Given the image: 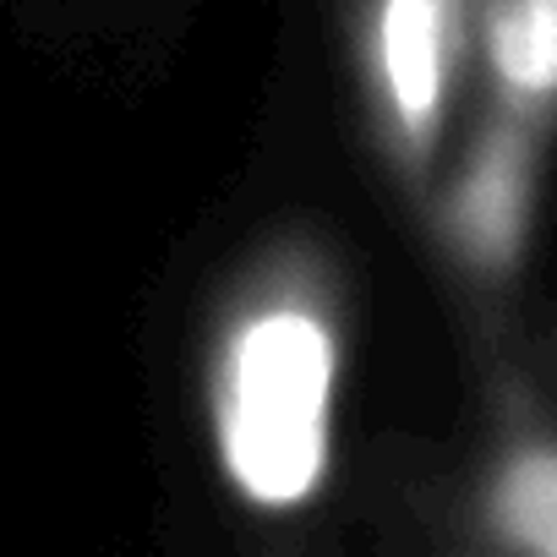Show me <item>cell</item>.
I'll list each match as a JSON object with an SVG mask.
<instances>
[{"label": "cell", "instance_id": "7a4b0ae2", "mask_svg": "<svg viewBox=\"0 0 557 557\" xmlns=\"http://www.w3.org/2000/svg\"><path fill=\"white\" fill-rule=\"evenodd\" d=\"M535 181H541V126L503 110L475 137L443 202L448 240L475 273L503 278L519 268L535 224Z\"/></svg>", "mask_w": 557, "mask_h": 557}, {"label": "cell", "instance_id": "277c9868", "mask_svg": "<svg viewBox=\"0 0 557 557\" xmlns=\"http://www.w3.org/2000/svg\"><path fill=\"white\" fill-rule=\"evenodd\" d=\"M481 61L508 115H557V0H481Z\"/></svg>", "mask_w": 557, "mask_h": 557}, {"label": "cell", "instance_id": "5b68a950", "mask_svg": "<svg viewBox=\"0 0 557 557\" xmlns=\"http://www.w3.org/2000/svg\"><path fill=\"white\" fill-rule=\"evenodd\" d=\"M486 524L519 552L557 557V443H524L497 465Z\"/></svg>", "mask_w": 557, "mask_h": 557}, {"label": "cell", "instance_id": "3957f363", "mask_svg": "<svg viewBox=\"0 0 557 557\" xmlns=\"http://www.w3.org/2000/svg\"><path fill=\"white\" fill-rule=\"evenodd\" d=\"M465 7L459 0H377L372 12V72L388 126L410 159H426L459 66Z\"/></svg>", "mask_w": 557, "mask_h": 557}, {"label": "cell", "instance_id": "6da1fadb", "mask_svg": "<svg viewBox=\"0 0 557 557\" xmlns=\"http://www.w3.org/2000/svg\"><path fill=\"white\" fill-rule=\"evenodd\" d=\"M334 334L301 312L273 307L240 323L219 372V459L235 492L257 508H301L334 454Z\"/></svg>", "mask_w": 557, "mask_h": 557}]
</instances>
